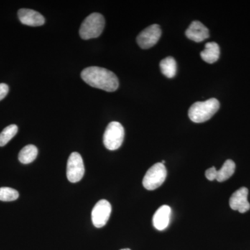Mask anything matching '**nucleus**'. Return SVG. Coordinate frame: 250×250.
I'll use <instances>...</instances> for the list:
<instances>
[{"label":"nucleus","instance_id":"f257e3e1","mask_svg":"<svg viewBox=\"0 0 250 250\" xmlns=\"http://www.w3.org/2000/svg\"><path fill=\"white\" fill-rule=\"evenodd\" d=\"M81 77L87 84L105 91H116L119 86V81L116 75L103 67H86L82 70Z\"/></svg>","mask_w":250,"mask_h":250},{"label":"nucleus","instance_id":"f03ea898","mask_svg":"<svg viewBox=\"0 0 250 250\" xmlns=\"http://www.w3.org/2000/svg\"><path fill=\"white\" fill-rule=\"evenodd\" d=\"M220 108L217 99L211 98L205 102H197L188 110V117L195 123H202L210 120Z\"/></svg>","mask_w":250,"mask_h":250},{"label":"nucleus","instance_id":"7ed1b4c3","mask_svg":"<svg viewBox=\"0 0 250 250\" xmlns=\"http://www.w3.org/2000/svg\"><path fill=\"white\" fill-rule=\"evenodd\" d=\"M105 20L103 15L93 13L88 16L80 29V35L83 40L95 39L101 35L104 29Z\"/></svg>","mask_w":250,"mask_h":250},{"label":"nucleus","instance_id":"20e7f679","mask_svg":"<svg viewBox=\"0 0 250 250\" xmlns=\"http://www.w3.org/2000/svg\"><path fill=\"white\" fill-rule=\"evenodd\" d=\"M124 137L125 129L123 125L118 122H111L104 134V145L109 150H116L123 144Z\"/></svg>","mask_w":250,"mask_h":250},{"label":"nucleus","instance_id":"39448f33","mask_svg":"<svg viewBox=\"0 0 250 250\" xmlns=\"http://www.w3.org/2000/svg\"><path fill=\"white\" fill-rule=\"evenodd\" d=\"M167 170L162 163L153 165L146 172L143 180V185L148 190H154L160 187L167 177Z\"/></svg>","mask_w":250,"mask_h":250},{"label":"nucleus","instance_id":"423d86ee","mask_svg":"<svg viewBox=\"0 0 250 250\" xmlns=\"http://www.w3.org/2000/svg\"><path fill=\"white\" fill-rule=\"evenodd\" d=\"M85 168L83 159L78 152H72L67 164V177L71 183H77L83 178Z\"/></svg>","mask_w":250,"mask_h":250},{"label":"nucleus","instance_id":"0eeeda50","mask_svg":"<svg viewBox=\"0 0 250 250\" xmlns=\"http://www.w3.org/2000/svg\"><path fill=\"white\" fill-rule=\"evenodd\" d=\"M161 31L159 24H152L141 31L137 36V43L142 49H149L157 43L160 39Z\"/></svg>","mask_w":250,"mask_h":250},{"label":"nucleus","instance_id":"6e6552de","mask_svg":"<svg viewBox=\"0 0 250 250\" xmlns=\"http://www.w3.org/2000/svg\"><path fill=\"white\" fill-rule=\"evenodd\" d=\"M111 205L106 200H101L95 205L92 210V222L97 228H103L107 223L111 213Z\"/></svg>","mask_w":250,"mask_h":250},{"label":"nucleus","instance_id":"1a4fd4ad","mask_svg":"<svg viewBox=\"0 0 250 250\" xmlns=\"http://www.w3.org/2000/svg\"><path fill=\"white\" fill-rule=\"evenodd\" d=\"M248 189L246 187L235 191L230 197L229 206L231 209L238 210L239 213H246L250 209V204L248 200Z\"/></svg>","mask_w":250,"mask_h":250},{"label":"nucleus","instance_id":"9d476101","mask_svg":"<svg viewBox=\"0 0 250 250\" xmlns=\"http://www.w3.org/2000/svg\"><path fill=\"white\" fill-rule=\"evenodd\" d=\"M20 21L25 25L39 27L45 24V18L37 11L29 9H21L18 12Z\"/></svg>","mask_w":250,"mask_h":250},{"label":"nucleus","instance_id":"9b49d317","mask_svg":"<svg viewBox=\"0 0 250 250\" xmlns=\"http://www.w3.org/2000/svg\"><path fill=\"white\" fill-rule=\"evenodd\" d=\"M188 39L196 42H202L209 38V31L200 21H193L186 31Z\"/></svg>","mask_w":250,"mask_h":250},{"label":"nucleus","instance_id":"f8f14e48","mask_svg":"<svg viewBox=\"0 0 250 250\" xmlns=\"http://www.w3.org/2000/svg\"><path fill=\"white\" fill-rule=\"evenodd\" d=\"M171 208L169 206L161 207L153 216V225L159 231H163L168 226L170 223Z\"/></svg>","mask_w":250,"mask_h":250},{"label":"nucleus","instance_id":"ddd939ff","mask_svg":"<svg viewBox=\"0 0 250 250\" xmlns=\"http://www.w3.org/2000/svg\"><path fill=\"white\" fill-rule=\"evenodd\" d=\"M220 54L218 44L215 42H209L206 44L205 48L202 51L200 56L205 62L212 64L218 60Z\"/></svg>","mask_w":250,"mask_h":250},{"label":"nucleus","instance_id":"4468645a","mask_svg":"<svg viewBox=\"0 0 250 250\" xmlns=\"http://www.w3.org/2000/svg\"><path fill=\"white\" fill-rule=\"evenodd\" d=\"M37 155V147L34 145H28L21 149L18 155V159L23 164H29L35 160Z\"/></svg>","mask_w":250,"mask_h":250},{"label":"nucleus","instance_id":"2eb2a0df","mask_svg":"<svg viewBox=\"0 0 250 250\" xmlns=\"http://www.w3.org/2000/svg\"><path fill=\"white\" fill-rule=\"evenodd\" d=\"M236 170V164L231 159L225 161L223 167L218 170L216 180L219 182H223L229 179L234 174Z\"/></svg>","mask_w":250,"mask_h":250},{"label":"nucleus","instance_id":"dca6fc26","mask_svg":"<svg viewBox=\"0 0 250 250\" xmlns=\"http://www.w3.org/2000/svg\"><path fill=\"white\" fill-rule=\"evenodd\" d=\"M162 73L167 78H173L177 73V62L173 57H168L163 59L160 62Z\"/></svg>","mask_w":250,"mask_h":250},{"label":"nucleus","instance_id":"f3484780","mask_svg":"<svg viewBox=\"0 0 250 250\" xmlns=\"http://www.w3.org/2000/svg\"><path fill=\"white\" fill-rule=\"evenodd\" d=\"M18 131L17 125H11L6 126L0 134V147L6 146L16 136Z\"/></svg>","mask_w":250,"mask_h":250},{"label":"nucleus","instance_id":"a211bd4d","mask_svg":"<svg viewBox=\"0 0 250 250\" xmlns=\"http://www.w3.org/2000/svg\"><path fill=\"white\" fill-rule=\"evenodd\" d=\"M19 193L17 190L9 187L0 188V200L3 202H11L17 200Z\"/></svg>","mask_w":250,"mask_h":250},{"label":"nucleus","instance_id":"6ab92c4d","mask_svg":"<svg viewBox=\"0 0 250 250\" xmlns=\"http://www.w3.org/2000/svg\"><path fill=\"white\" fill-rule=\"evenodd\" d=\"M217 174H218V170L215 167H210L205 172L206 177L209 181L216 180Z\"/></svg>","mask_w":250,"mask_h":250},{"label":"nucleus","instance_id":"aec40b11","mask_svg":"<svg viewBox=\"0 0 250 250\" xmlns=\"http://www.w3.org/2000/svg\"><path fill=\"white\" fill-rule=\"evenodd\" d=\"M9 88L6 83H0V101L2 100L9 93Z\"/></svg>","mask_w":250,"mask_h":250},{"label":"nucleus","instance_id":"412c9836","mask_svg":"<svg viewBox=\"0 0 250 250\" xmlns=\"http://www.w3.org/2000/svg\"><path fill=\"white\" fill-rule=\"evenodd\" d=\"M121 250H131L128 249V248H126V249H122Z\"/></svg>","mask_w":250,"mask_h":250}]
</instances>
